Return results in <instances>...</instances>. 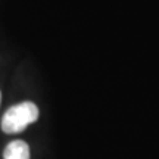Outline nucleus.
<instances>
[{"mask_svg":"<svg viewBox=\"0 0 159 159\" xmlns=\"http://www.w3.org/2000/svg\"><path fill=\"white\" fill-rule=\"evenodd\" d=\"M0 100H2V96H0Z\"/></svg>","mask_w":159,"mask_h":159,"instance_id":"3","label":"nucleus"},{"mask_svg":"<svg viewBox=\"0 0 159 159\" xmlns=\"http://www.w3.org/2000/svg\"><path fill=\"white\" fill-rule=\"evenodd\" d=\"M3 159H30V148L22 140L11 142L5 148Z\"/></svg>","mask_w":159,"mask_h":159,"instance_id":"2","label":"nucleus"},{"mask_svg":"<svg viewBox=\"0 0 159 159\" xmlns=\"http://www.w3.org/2000/svg\"><path fill=\"white\" fill-rule=\"evenodd\" d=\"M39 119V108L33 102H22L9 108L2 118V130L6 134H16Z\"/></svg>","mask_w":159,"mask_h":159,"instance_id":"1","label":"nucleus"}]
</instances>
